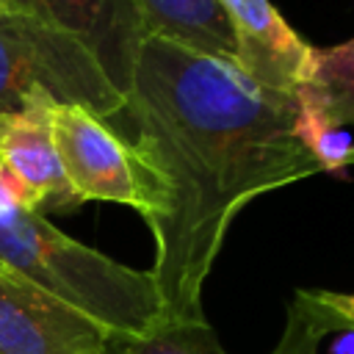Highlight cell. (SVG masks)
Returning <instances> with one entry per match:
<instances>
[{"instance_id": "5bb4252c", "label": "cell", "mask_w": 354, "mask_h": 354, "mask_svg": "<svg viewBox=\"0 0 354 354\" xmlns=\"http://www.w3.org/2000/svg\"><path fill=\"white\" fill-rule=\"evenodd\" d=\"M313 307L326 318L329 329L354 332V293H337V290H304Z\"/></svg>"}, {"instance_id": "2e32d148", "label": "cell", "mask_w": 354, "mask_h": 354, "mask_svg": "<svg viewBox=\"0 0 354 354\" xmlns=\"http://www.w3.org/2000/svg\"><path fill=\"white\" fill-rule=\"evenodd\" d=\"M348 166H354V149H351V155H348Z\"/></svg>"}, {"instance_id": "8992f818", "label": "cell", "mask_w": 354, "mask_h": 354, "mask_svg": "<svg viewBox=\"0 0 354 354\" xmlns=\"http://www.w3.org/2000/svg\"><path fill=\"white\" fill-rule=\"evenodd\" d=\"M235 39V66L260 88L296 97L313 75V53L271 0H221Z\"/></svg>"}, {"instance_id": "277c9868", "label": "cell", "mask_w": 354, "mask_h": 354, "mask_svg": "<svg viewBox=\"0 0 354 354\" xmlns=\"http://www.w3.org/2000/svg\"><path fill=\"white\" fill-rule=\"evenodd\" d=\"M47 119L66 183L80 202L127 205L144 221L155 213L158 194L152 174L136 147L111 130L105 119L80 105H50Z\"/></svg>"}, {"instance_id": "52a82bcc", "label": "cell", "mask_w": 354, "mask_h": 354, "mask_svg": "<svg viewBox=\"0 0 354 354\" xmlns=\"http://www.w3.org/2000/svg\"><path fill=\"white\" fill-rule=\"evenodd\" d=\"M6 8L25 11L72 30L94 53L108 80L124 97L141 50L144 28L130 0H0Z\"/></svg>"}, {"instance_id": "5b68a950", "label": "cell", "mask_w": 354, "mask_h": 354, "mask_svg": "<svg viewBox=\"0 0 354 354\" xmlns=\"http://www.w3.org/2000/svg\"><path fill=\"white\" fill-rule=\"evenodd\" d=\"M108 340L91 318L0 268V354H105Z\"/></svg>"}, {"instance_id": "7c38bea8", "label": "cell", "mask_w": 354, "mask_h": 354, "mask_svg": "<svg viewBox=\"0 0 354 354\" xmlns=\"http://www.w3.org/2000/svg\"><path fill=\"white\" fill-rule=\"evenodd\" d=\"M296 138L304 144V149L315 158L321 171H343L348 166V155L354 149L351 133L346 127H335L307 97L296 94V122H293Z\"/></svg>"}, {"instance_id": "8fae6325", "label": "cell", "mask_w": 354, "mask_h": 354, "mask_svg": "<svg viewBox=\"0 0 354 354\" xmlns=\"http://www.w3.org/2000/svg\"><path fill=\"white\" fill-rule=\"evenodd\" d=\"M105 354H227L213 326L199 321H163L147 335L111 337Z\"/></svg>"}, {"instance_id": "4fadbf2b", "label": "cell", "mask_w": 354, "mask_h": 354, "mask_svg": "<svg viewBox=\"0 0 354 354\" xmlns=\"http://www.w3.org/2000/svg\"><path fill=\"white\" fill-rule=\"evenodd\" d=\"M326 318L313 307L304 290L293 293V301L288 307L285 329L277 340V346L268 354H318V343L329 335Z\"/></svg>"}, {"instance_id": "6da1fadb", "label": "cell", "mask_w": 354, "mask_h": 354, "mask_svg": "<svg viewBox=\"0 0 354 354\" xmlns=\"http://www.w3.org/2000/svg\"><path fill=\"white\" fill-rule=\"evenodd\" d=\"M122 113L155 180L149 274L163 321H199L207 274L238 210L321 171L293 133L296 97L260 88L232 61L144 39Z\"/></svg>"}, {"instance_id": "ba28073f", "label": "cell", "mask_w": 354, "mask_h": 354, "mask_svg": "<svg viewBox=\"0 0 354 354\" xmlns=\"http://www.w3.org/2000/svg\"><path fill=\"white\" fill-rule=\"evenodd\" d=\"M47 108L0 113V166L22 188L30 210H72L80 205L58 160Z\"/></svg>"}, {"instance_id": "e0dca14e", "label": "cell", "mask_w": 354, "mask_h": 354, "mask_svg": "<svg viewBox=\"0 0 354 354\" xmlns=\"http://www.w3.org/2000/svg\"><path fill=\"white\" fill-rule=\"evenodd\" d=\"M0 6H3V3H0Z\"/></svg>"}, {"instance_id": "3957f363", "label": "cell", "mask_w": 354, "mask_h": 354, "mask_svg": "<svg viewBox=\"0 0 354 354\" xmlns=\"http://www.w3.org/2000/svg\"><path fill=\"white\" fill-rule=\"evenodd\" d=\"M80 105L100 119L124 111V97L72 30L0 6V113Z\"/></svg>"}, {"instance_id": "9a60e30c", "label": "cell", "mask_w": 354, "mask_h": 354, "mask_svg": "<svg viewBox=\"0 0 354 354\" xmlns=\"http://www.w3.org/2000/svg\"><path fill=\"white\" fill-rule=\"evenodd\" d=\"M329 354H354V332H343V335L332 343Z\"/></svg>"}, {"instance_id": "30bf717a", "label": "cell", "mask_w": 354, "mask_h": 354, "mask_svg": "<svg viewBox=\"0 0 354 354\" xmlns=\"http://www.w3.org/2000/svg\"><path fill=\"white\" fill-rule=\"evenodd\" d=\"M335 127L354 124V39L315 47L310 83L299 91Z\"/></svg>"}, {"instance_id": "7a4b0ae2", "label": "cell", "mask_w": 354, "mask_h": 354, "mask_svg": "<svg viewBox=\"0 0 354 354\" xmlns=\"http://www.w3.org/2000/svg\"><path fill=\"white\" fill-rule=\"evenodd\" d=\"M0 268L102 326L111 337L147 335L163 324L149 271L111 260L69 238L44 213L0 199Z\"/></svg>"}, {"instance_id": "9c48e42d", "label": "cell", "mask_w": 354, "mask_h": 354, "mask_svg": "<svg viewBox=\"0 0 354 354\" xmlns=\"http://www.w3.org/2000/svg\"><path fill=\"white\" fill-rule=\"evenodd\" d=\"M144 36L191 53L235 61V39L221 0H130Z\"/></svg>"}]
</instances>
